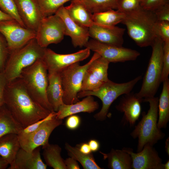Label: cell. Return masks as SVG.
<instances>
[{
  "label": "cell",
  "mask_w": 169,
  "mask_h": 169,
  "mask_svg": "<svg viewBox=\"0 0 169 169\" xmlns=\"http://www.w3.org/2000/svg\"><path fill=\"white\" fill-rule=\"evenodd\" d=\"M4 100L14 118L23 128L46 117L51 112L32 98L21 78L7 82Z\"/></svg>",
  "instance_id": "6da1fadb"
},
{
  "label": "cell",
  "mask_w": 169,
  "mask_h": 169,
  "mask_svg": "<svg viewBox=\"0 0 169 169\" xmlns=\"http://www.w3.org/2000/svg\"><path fill=\"white\" fill-rule=\"evenodd\" d=\"M125 14L121 23L126 26L130 37L140 47L151 46L157 37L155 27L157 20L154 13L140 6Z\"/></svg>",
  "instance_id": "7a4b0ae2"
},
{
  "label": "cell",
  "mask_w": 169,
  "mask_h": 169,
  "mask_svg": "<svg viewBox=\"0 0 169 169\" xmlns=\"http://www.w3.org/2000/svg\"><path fill=\"white\" fill-rule=\"evenodd\" d=\"M158 101L159 98L155 96L143 99L149 102V109L146 113H142L141 120L130 134L133 138L138 139L137 152L146 144L153 146L165 136L157 126Z\"/></svg>",
  "instance_id": "3957f363"
},
{
  "label": "cell",
  "mask_w": 169,
  "mask_h": 169,
  "mask_svg": "<svg viewBox=\"0 0 169 169\" xmlns=\"http://www.w3.org/2000/svg\"><path fill=\"white\" fill-rule=\"evenodd\" d=\"M20 78L32 98L45 109L54 111L47 96L48 72L42 58L23 69Z\"/></svg>",
  "instance_id": "277c9868"
},
{
  "label": "cell",
  "mask_w": 169,
  "mask_h": 169,
  "mask_svg": "<svg viewBox=\"0 0 169 169\" xmlns=\"http://www.w3.org/2000/svg\"><path fill=\"white\" fill-rule=\"evenodd\" d=\"M45 48L33 38L22 47L10 52L3 72L7 81L20 78L22 70L42 58Z\"/></svg>",
  "instance_id": "5b68a950"
},
{
  "label": "cell",
  "mask_w": 169,
  "mask_h": 169,
  "mask_svg": "<svg viewBox=\"0 0 169 169\" xmlns=\"http://www.w3.org/2000/svg\"><path fill=\"white\" fill-rule=\"evenodd\" d=\"M142 79L139 75L126 82L118 83L109 79L104 83L97 90L80 91L77 94L78 98L89 95L94 96L102 101V107L99 112L95 114L94 118L97 120H105L110 105L120 96L131 92L136 84Z\"/></svg>",
  "instance_id": "8992f818"
},
{
  "label": "cell",
  "mask_w": 169,
  "mask_h": 169,
  "mask_svg": "<svg viewBox=\"0 0 169 169\" xmlns=\"http://www.w3.org/2000/svg\"><path fill=\"white\" fill-rule=\"evenodd\" d=\"M164 42L157 36L151 46L152 51L143 78L141 88L137 96L143 99L154 97L161 83Z\"/></svg>",
  "instance_id": "52a82bcc"
},
{
  "label": "cell",
  "mask_w": 169,
  "mask_h": 169,
  "mask_svg": "<svg viewBox=\"0 0 169 169\" xmlns=\"http://www.w3.org/2000/svg\"><path fill=\"white\" fill-rule=\"evenodd\" d=\"M100 56L98 53L95 52L90 61L85 64L80 65L79 62H76L59 73L64 93V104L70 105L79 101L77 94L80 91L84 74L92 62Z\"/></svg>",
  "instance_id": "ba28073f"
},
{
  "label": "cell",
  "mask_w": 169,
  "mask_h": 169,
  "mask_svg": "<svg viewBox=\"0 0 169 169\" xmlns=\"http://www.w3.org/2000/svg\"><path fill=\"white\" fill-rule=\"evenodd\" d=\"M65 35V26L62 19L54 14L44 17L41 20L36 32L35 39L43 48L51 44L60 42Z\"/></svg>",
  "instance_id": "9c48e42d"
},
{
  "label": "cell",
  "mask_w": 169,
  "mask_h": 169,
  "mask_svg": "<svg viewBox=\"0 0 169 169\" xmlns=\"http://www.w3.org/2000/svg\"><path fill=\"white\" fill-rule=\"evenodd\" d=\"M0 33L5 38L10 52L35 38L36 32L22 26L14 19L0 21Z\"/></svg>",
  "instance_id": "30bf717a"
},
{
  "label": "cell",
  "mask_w": 169,
  "mask_h": 169,
  "mask_svg": "<svg viewBox=\"0 0 169 169\" xmlns=\"http://www.w3.org/2000/svg\"><path fill=\"white\" fill-rule=\"evenodd\" d=\"M55 116L45 121L38 128L29 134L18 135L21 147L28 152L49 143L53 131L62 124L63 120Z\"/></svg>",
  "instance_id": "8fae6325"
},
{
  "label": "cell",
  "mask_w": 169,
  "mask_h": 169,
  "mask_svg": "<svg viewBox=\"0 0 169 169\" xmlns=\"http://www.w3.org/2000/svg\"><path fill=\"white\" fill-rule=\"evenodd\" d=\"M90 53V50L87 48L75 53L67 54H58L46 48L42 59L48 72L60 73L73 64L87 59Z\"/></svg>",
  "instance_id": "7c38bea8"
},
{
  "label": "cell",
  "mask_w": 169,
  "mask_h": 169,
  "mask_svg": "<svg viewBox=\"0 0 169 169\" xmlns=\"http://www.w3.org/2000/svg\"><path fill=\"white\" fill-rule=\"evenodd\" d=\"M85 47L98 53L110 63L135 60L140 55L136 50L103 44L92 39L89 40Z\"/></svg>",
  "instance_id": "4fadbf2b"
},
{
  "label": "cell",
  "mask_w": 169,
  "mask_h": 169,
  "mask_svg": "<svg viewBox=\"0 0 169 169\" xmlns=\"http://www.w3.org/2000/svg\"><path fill=\"white\" fill-rule=\"evenodd\" d=\"M122 149L130 155L133 169H164L162 160L153 146L146 144L136 153L131 148Z\"/></svg>",
  "instance_id": "5bb4252c"
},
{
  "label": "cell",
  "mask_w": 169,
  "mask_h": 169,
  "mask_svg": "<svg viewBox=\"0 0 169 169\" xmlns=\"http://www.w3.org/2000/svg\"><path fill=\"white\" fill-rule=\"evenodd\" d=\"M63 21L65 26V35L70 37L74 47H85L89 41V28L77 24L69 16L64 6L55 13Z\"/></svg>",
  "instance_id": "9a60e30c"
},
{
  "label": "cell",
  "mask_w": 169,
  "mask_h": 169,
  "mask_svg": "<svg viewBox=\"0 0 169 169\" xmlns=\"http://www.w3.org/2000/svg\"><path fill=\"white\" fill-rule=\"evenodd\" d=\"M125 29L115 26L108 27L95 23L89 28V37L101 43L122 46Z\"/></svg>",
  "instance_id": "2e32d148"
},
{
  "label": "cell",
  "mask_w": 169,
  "mask_h": 169,
  "mask_svg": "<svg viewBox=\"0 0 169 169\" xmlns=\"http://www.w3.org/2000/svg\"><path fill=\"white\" fill-rule=\"evenodd\" d=\"M18 13L27 28L36 32L44 17L36 0H14Z\"/></svg>",
  "instance_id": "e0dca14e"
},
{
  "label": "cell",
  "mask_w": 169,
  "mask_h": 169,
  "mask_svg": "<svg viewBox=\"0 0 169 169\" xmlns=\"http://www.w3.org/2000/svg\"><path fill=\"white\" fill-rule=\"evenodd\" d=\"M142 101L143 99L138 98L136 93L130 92L122 96L115 107L117 110L124 113L125 121L133 126L141 115Z\"/></svg>",
  "instance_id": "ac0fdd59"
},
{
  "label": "cell",
  "mask_w": 169,
  "mask_h": 169,
  "mask_svg": "<svg viewBox=\"0 0 169 169\" xmlns=\"http://www.w3.org/2000/svg\"><path fill=\"white\" fill-rule=\"evenodd\" d=\"M40 148L38 147L31 152L21 148L18 151L13 164L8 169H46L47 165L43 161Z\"/></svg>",
  "instance_id": "d6986e66"
},
{
  "label": "cell",
  "mask_w": 169,
  "mask_h": 169,
  "mask_svg": "<svg viewBox=\"0 0 169 169\" xmlns=\"http://www.w3.org/2000/svg\"><path fill=\"white\" fill-rule=\"evenodd\" d=\"M99 107L97 101L95 100L92 96L85 97L82 100L70 105L64 104L56 112L55 117L57 119L63 120L69 115L80 112H93Z\"/></svg>",
  "instance_id": "ffe728a7"
},
{
  "label": "cell",
  "mask_w": 169,
  "mask_h": 169,
  "mask_svg": "<svg viewBox=\"0 0 169 169\" xmlns=\"http://www.w3.org/2000/svg\"><path fill=\"white\" fill-rule=\"evenodd\" d=\"M48 84L46 90L48 100L54 111L56 112L64 103L63 90L59 73L48 72Z\"/></svg>",
  "instance_id": "44dd1931"
},
{
  "label": "cell",
  "mask_w": 169,
  "mask_h": 169,
  "mask_svg": "<svg viewBox=\"0 0 169 169\" xmlns=\"http://www.w3.org/2000/svg\"><path fill=\"white\" fill-rule=\"evenodd\" d=\"M65 7L70 18L79 25L89 28L94 23L93 13L79 0L71 1Z\"/></svg>",
  "instance_id": "7402d4cb"
},
{
  "label": "cell",
  "mask_w": 169,
  "mask_h": 169,
  "mask_svg": "<svg viewBox=\"0 0 169 169\" xmlns=\"http://www.w3.org/2000/svg\"><path fill=\"white\" fill-rule=\"evenodd\" d=\"M21 148L17 134L9 133L0 138V156L7 161L9 166L13 163Z\"/></svg>",
  "instance_id": "603a6c76"
},
{
  "label": "cell",
  "mask_w": 169,
  "mask_h": 169,
  "mask_svg": "<svg viewBox=\"0 0 169 169\" xmlns=\"http://www.w3.org/2000/svg\"><path fill=\"white\" fill-rule=\"evenodd\" d=\"M104 160H108V167L110 169H131L132 161L130 155L122 149L112 148L108 153L100 151Z\"/></svg>",
  "instance_id": "cb8c5ba5"
},
{
  "label": "cell",
  "mask_w": 169,
  "mask_h": 169,
  "mask_svg": "<svg viewBox=\"0 0 169 169\" xmlns=\"http://www.w3.org/2000/svg\"><path fill=\"white\" fill-rule=\"evenodd\" d=\"M159 98L157 126L160 129L166 128L169 120V79L164 81Z\"/></svg>",
  "instance_id": "d4e9b609"
},
{
  "label": "cell",
  "mask_w": 169,
  "mask_h": 169,
  "mask_svg": "<svg viewBox=\"0 0 169 169\" xmlns=\"http://www.w3.org/2000/svg\"><path fill=\"white\" fill-rule=\"evenodd\" d=\"M42 146L43 156L47 166L54 169H66L64 160L61 155V148L59 146L49 142Z\"/></svg>",
  "instance_id": "484cf974"
},
{
  "label": "cell",
  "mask_w": 169,
  "mask_h": 169,
  "mask_svg": "<svg viewBox=\"0 0 169 169\" xmlns=\"http://www.w3.org/2000/svg\"><path fill=\"white\" fill-rule=\"evenodd\" d=\"M23 129L4 105L0 109V138L9 133L18 135Z\"/></svg>",
  "instance_id": "4316f807"
},
{
  "label": "cell",
  "mask_w": 169,
  "mask_h": 169,
  "mask_svg": "<svg viewBox=\"0 0 169 169\" xmlns=\"http://www.w3.org/2000/svg\"><path fill=\"white\" fill-rule=\"evenodd\" d=\"M125 15V13L117 10L110 9L93 13L92 19L95 24L113 27L121 23Z\"/></svg>",
  "instance_id": "83f0119b"
},
{
  "label": "cell",
  "mask_w": 169,
  "mask_h": 169,
  "mask_svg": "<svg viewBox=\"0 0 169 169\" xmlns=\"http://www.w3.org/2000/svg\"><path fill=\"white\" fill-rule=\"evenodd\" d=\"M65 148L69 157L79 161L84 169H102L96 163L92 153L86 154L81 152L77 147L66 143Z\"/></svg>",
  "instance_id": "f1b7e54d"
},
{
  "label": "cell",
  "mask_w": 169,
  "mask_h": 169,
  "mask_svg": "<svg viewBox=\"0 0 169 169\" xmlns=\"http://www.w3.org/2000/svg\"><path fill=\"white\" fill-rule=\"evenodd\" d=\"M110 63L106 59L100 56L92 62L87 70L96 79L104 83L109 79L108 70Z\"/></svg>",
  "instance_id": "f546056e"
},
{
  "label": "cell",
  "mask_w": 169,
  "mask_h": 169,
  "mask_svg": "<svg viewBox=\"0 0 169 169\" xmlns=\"http://www.w3.org/2000/svg\"><path fill=\"white\" fill-rule=\"evenodd\" d=\"M92 13L116 9L118 0H79Z\"/></svg>",
  "instance_id": "4dcf8cb0"
},
{
  "label": "cell",
  "mask_w": 169,
  "mask_h": 169,
  "mask_svg": "<svg viewBox=\"0 0 169 169\" xmlns=\"http://www.w3.org/2000/svg\"><path fill=\"white\" fill-rule=\"evenodd\" d=\"M44 17L55 13L66 3L73 0H36Z\"/></svg>",
  "instance_id": "1f68e13d"
},
{
  "label": "cell",
  "mask_w": 169,
  "mask_h": 169,
  "mask_svg": "<svg viewBox=\"0 0 169 169\" xmlns=\"http://www.w3.org/2000/svg\"><path fill=\"white\" fill-rule=\"evenodd\" d=\"M104 83L95 78L87 69L83 77L80 91L97 90Z\"/></svg>",
  "instance_id": "d6a6232c"
},
{
  "label": "cell",
  "mask_w": 169,
  "mask_h": 169,
  "mask_svg": "<svg viewBox=\"0 0 169 169\" xmlns=\"http://www.w3.org/2000/svg\"><path fill=\"white\" fill-rule=\"evenodd\" d=\"M0 9L22 26L26 27L18 13L14 0H0Z\"/></svg>",
  "instance_id": "836d02e7"
},
{
  "label": "cell",
  "mask_w": 169,
  "mask_h": 169,
  "mask_svg": "<svg viewBox=\"0 0 169 169\" xmlns=\"http://www.w3.org/2000/svg\"><path fill=\"white\" fill-rule=\"evenodd\" d=\"M141 0H118L116 10L125 13L133 11L140 6Z\"/></svg>",
  "instance_id": "e575fe53"
},
{
  "label": "cell",
  "mask_w": 169,
  "mask_h": 169,
  "mask_svg": "<svg viewBox=\"0 0 169 169\" xmlns=\"http://www.w3.org/2000/svg\"><path fill=\"white\" fill-rule=\"evenodd\" d=\"M155 30L156 36L164 42H169V22L157 21Z\"/></svg>",
  "instance_id": "d590c367"
},
{
  "label": "cell",
  "mask_w": 169,
  "mask_h": 169,
  "mask_svg": "<svg viewBox=\"0 0 169 169\" xmlns=\"http://www.w3.org/2000/svg\"><path fill=\"white\" fill-rule=\"evenodd\" d=\"M169 74V42H164L163 54V68L161 76L162 82L168 79Z\"/></svg>",
  "instance_id": "8d00e7d4"
},
{
  "label": "cell",
  "mask_w": 169,
  "mask_h": 169,
  "mask_svg": "<svg viewBox=\"0 0 169 169\" xmlns=\"http://www.w3.org/2000/svg\"><path fill=\"white\" fill-rule=\"evenodd\" d=\"M9 54L7 41L0 33V71L3 72Z\"/></svg>",
  "instance_id": "74e56055"
},
{
  "label": "cell",
  "mask_w": 169,
  "mask_h": 169,
  "mask_svg": "<svg viewBox=\"0 0 169 169\" xmlns=\"http://www.w3.org/2000/svg\"><path fill=\"white\" fill-rule=\"evenodd\" d=\"M168 3H169V0H142L140 6L145 9L153 12Z\"/></svg>",
  "instance_id": "f35d334b"
},
{
  "label": "cell",
  "mask_w": 169,
  "mask_h": 169,
  "mask_svg": "<svg viewBox=\"0 0 169 169\" xmlns=\"http://www.w3.org/2000/svg\"><path fill=\"white\" fill-rule=\"evenodd\" d=\"M56 115V112L53 111L46 117L39 120L36 122L23 128L18 135L27 134L31 133L38 128L45 121L49 120Z\"/></svg>",
  "instance_id": "ab89813d"
},
{
  "label": "cell",
  "mask_w": 169,
  "mask_h": 169,
  "mask_svg": "<svg viewBox=\"0 0 169 169\" xmlns=\"http://www.w3.org/2000/svg\"><path fill=\"white\" fill-rule=\"evenodd\" d=\"M153 12L157 21L169 22V3L162 6Z\"/></svg>",
  "instance_id": "60d3db41"
},
{
  "label": "cell",
  "mask_w": 169,
  "mask_h": 169,
  "mask_svg": "<svg viewBox=\"0 0 169 169\" xmlns=\"http://www.w3.org/2000/svg\"><path fill=\"white\" fill-rule=\"evenodd\" d=\"M65 123V126L69 130H74L77 129L81 123L80 117L75 114L68 116Z\"/></svg>",
  "instance_id": "b9f144b4"
},
{
  "label": "cell",
  "mask_w": 169,
  "mask_h": 169,
  "mask_svg": "<svg viewBox=\"0 0 169 169\" xmlns=\"http://www.w3.org/2000/svg\"><path fill=\"white\" fill-rule=\"evenodd\" d=\"M7 82L3 73L0 71V109L4 105V91Z\"/></svg>",
  "instance_id": "7bdbcfd3"
},
{
  "label": "cell",
  "mask_w": 169,
  "mask_h": 169,
  "mask_svg": "<svg viewBox=\"0 0 169 169\" xmlns=\"http://www.w3.org/2000/svg\"><path fill=\"white\" fill-rule=\"evenodd\" d=\"M66 169H79V165L75 160L69 157L64 160Z\"/></svg>",
  "instance_id": "ee69618b"
},
{
  "label": "cell",
  "mask_w": 169,
  "mask_h": 169,
  "mask_svg": "<svg viewBox=\"0 0 169 169\" xmlns=\"http://www.w3.org/2000/svg\"><path fill=\"white\" fill-rule=\"evenodd\" d=\"M92 151L96 152L98 151L100 147L99 142L95 139L90 140L88 142Z\"/></svg>",
  "instance_id": "f6af8a7d"
},
{
  "label": "cell",
  "mask_w": 169,
  "mask_h": 169,
  "mask_svg": "<svg viewBox=\"0 0 169 169\" xmlns=\"http://www.w3.org/2000/svg\"><path fill=\"white\" fill-rule=\"evenodd\" d=\"M78 147L81 152L84 154H89L92 153L88 143H82Z\"/></svg>",
  "instance_id": "bcb514c9"
},
{
  "label": "cell",
  "mask_w": 169,
  "mask_h": 169,
  "mask_svg": "<svg viewBox=\"0 0 169 169\" xmlns=\"http://www.w3.org/2000/svg\"><path fill=\"white\" fill-rule=\"evenodd\" d=\"M13 19L10 15L3 12L0 9V21Z\"/></svg>",
  "instance_id": "7dc6e473"
},
{
  "label": "cell",
  "mask_w": 169,
  "mask_h": 169,
  "mask_svg": "<svg viewBox=\"0 0 169 169\" xmlns=\"http://www.w3.org/2000/svg\"><path fill=\"white\" fill-rule=\"evenodd\" d=\"M9 165L8 163L5 160L0 156V169L7 168Z\"/></svg>",
  "instance_id": "c3c4849f"
},
{
  "label": "cell",
  "mask_w": 169,
  "mask_h": 169,
  "mask_svg": "<svg viewBox=\"0 0 169 169\" xmlns=\"http://www.w3.org/2000/svg\"><path fill=\"white\" fill-rule=\"evenodd\" d=\"M165 150L167 153L169 155V138H167L165 142Z\"/></svg>",
  "instance_id": "681fc988"
},
{
  "label": "cell",
  "mask_w": 169,
  "mask_h": 169,
  "mask_svg": "<svg viewBox=\"0 0 169 169\" xmlns=\"http://www.w3.org/2000/svg\"><path fill=\"white\" fill-rule=\"evenodd\" d=\"M164 169H169V160H168L164 164H163Z\"/></svg>",
  "instance_id": "f907efd6"
},
{
  "label": "cell",
  "mask_w": 169,
  "mask_h": 169,
  "mask_svg": "<svg viewBox=\"0 0 169 169\" xmlns=\"http://www.w3.org/2000/svg\"></svg>",
  "instance_id": "816d5d0a"
}]
</instances>
